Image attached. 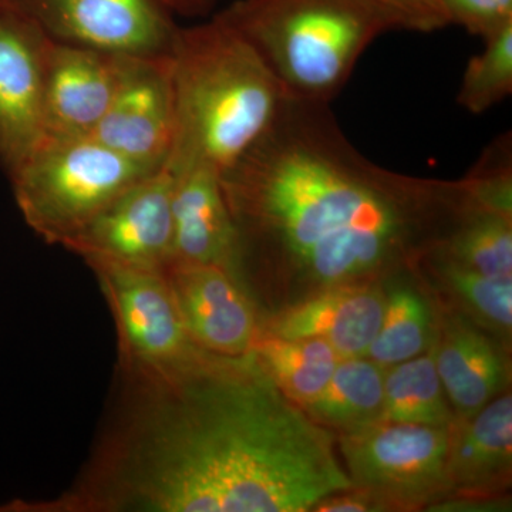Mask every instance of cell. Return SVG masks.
<instances>
[{
  "label": "cell",
  "mask_w": 512,
  "mask_h": 512,
  "mask_svg": "<svg viewBox=\"0 0 512 512\" xmlns=\"http://www.w3.org/2000/svg\"><path fill=\"white\" fill-rule=\"evenodd\" d=\"M136 394L56 511L305 512L352 490L336 436L256 362L204 352Z\"/></svg>",
  "instance_id": "obj_1"
},
{
  "label": "cell",
  "mask_w": 512,
  "mask_h": 512,
  "mask_svg": "<svg viewBox=\"0 0 512 512\" xmlns=\"http://www.w3.org/2000/svg\"><path fill=\"white\" fill-rule=\"evenodd\" d=\"M242 266L258 262L313 288L365 281L443 238L458 184L367 160L329 104L286 100L278 119L221 175Z\"/></svg>",
  "instance_id": "obj_2"
},
{
  "label": "cell",
  "mask_w": 512,
  "mask_h": 512,
  "mask_svg": "<svg viewBox=\"0 0 512 512\" xmlns=\"http://www.w3.org/2000/svg\"><path fill=\"white\" fill-rule=\"evenodd\" d=\"M168 59L174 138L165 164L222 175L268 133L288 97L255 47L218 15L178 28Z\"/></svg>",
  "instance_id": "obj_3"
},
{
  "label": "cell",
  "mask_w": 512,
  "mask_h": 512,
  "mask_svg": "<svg viewBox=\"0 0 512 512\" xmlns=\"http://www.w3.org/2000/svg\"><path fill=\"white\" fill-rule=\"evenodd\" d=\"M255 47L288 99L329 104L367 47L399 30L369 0H235L218 13Z\"/></svg>",
  "instance_id": "obj_4"
},
{
  "label": "cell",
  "mask_w": 512,
  "mask_h": 512,
  "mask_svg": "<svg viewBox=\"0 0 512 512\" xmlns=\"http://www.w3.org/2000/svg\"><path fill=\"white\" fill-rule=\"evenodd\" d=\"M154 170L92 136L45 137L9 177L26 224L66 248L121 192Z\"/></svg>",
  "instance_id": "obj_5"
},
{
  "label": "cell",
  "mask_w": 512,
  "mask_h": 512,
  "mask_svg": "<svg viewBox=\"0 0 512 512\" xmlns=\"http://www.w3.org/2000/svg\"><path fill=\"white\" fill-rule=\"evenodd\" d=\"M451 426L380 421L339 434L340 456L353 488L387 510L420 507L453 493L448 476Z\"/></svg>",
  "instance_id": "obj_6"
},
{
  "label": "cell",
  "mask_w": 512,
  "mask_h": 512,
  "mask_svg": "<svg viewBox=\"0 0 512 512\" xmlns=\"http://www.w3.org/2000/svg\"><path fill=\"white\" fill-rule=\"evenodd\" d=\"M116 322L120 362L130 379H156L204 353L185 329L163 272L92 262Z\"/></svg>",
  "instance_id": "obj_7"
},
{
  "label": "cell",
  "mask_w": 512,
  "mask_h": 512,
  "mask_svg": "<svg viewBox=\"0 0 512 512\" xmlns=\"http://www.w3.org/2000/svg\"><path fill=\"white\" fill-rule=\"evenodd\" d=\"M174 174L167 164L121 192L66 245L92 262L163 272L173 261Z\"/></svg>",
  "instance_id": "obj_8"
},
{
  "label": "cell",
  "mask_w": 512,
  "mask_h": 512,
  "mask_svg": "<svg viewBox=\"0 0 512 512\" xmlns=\"http://www.w3.org/2000/svg\"><path fill=\"white\" fill-rule=\"evenodd\" d=\"M56 42L121 56L170 52L177 26L164 0H9Z\"/></svg>",
  "instance_id": "obj_9"
},
{
  "label": "cell",
  "mask_w": 512,
  "mask_h": 512,
  "mask_svg": "<svg viewBox=\"0 0 512 512\" xmlns=\"http://www.w3.org/2000/svg\"><path fill=\"white\" fill-rule=\"evenodd\" d=\"M49 40L26 13L9 0H0V163L8 173L45 137Z\"/></svg>",
  "instance_id": "obj_10"
},
{
  "label": "cell",
  "mask_w": 512,
  "mask_h": 512,
  "mask_svg": "<svg viewBox=\"0 0 512 512\" xmlns=\"http://www.w3.org/2000/svg\"><path fill=\"white\" fill-rule=\"evenodd\" d=\"M92 137L144 167L167 163L174 138L168 53L126 57L119 86Z\"/></svg>",
  "instance_id": "obj_11"
},
{
  "label": "cell",
  "mask_w": 512,
  "mask_h": 512,
  "mask_svg": "<svg viewBox=\"0 0 512 512\" xmlns=\"http://www.w3.org/2000/svg\"><path fill=\"white\" fill-rule=\"evenodd\" d=\"M163 274L192 342L204 352L244 356L261 333L241 279L215 265L171 261Z\"/></svg>",
  "instance_id": "obj_12"
},
{
  "label": "cell",
  "mask_w": 512,
  "mask_h": 512,
  "mask_svg": "<svg viewBox=\"0 0 512 512\" xmlns=\"http://www.w3.org/2000/svg\"><path fill=\"white\" fill-rule=\"evenodd\" d=\"M126 57L50 39L43 92L45 137L92 136L113 100Z\"/></svg>",
  "instance_id": "obj_13"
},
{
  "label": "cell",
  "mask_w": 512,
  "mask_h": 512,
  "mask_svg": "<svg viewBox=\"0 0 512 512\" xmlns=\"http://www.w3.org/2000/svg\"><path fill=\"white\" fill-rule=\"evenodd\" d=\"M386 308V293L367 281L322 288L302 302L276 313L259 336L328 342L345 357L366 356L376 338Z\"/></svg>",
  "instance_id": "obj_14"
},
{
  "label": "cell",
  "mask_w": 512,
  "mask_h": 512,
  "mask_svg": "<svg viewBox=\"0 0 512 512\" xmlns=\"http://www.w3.org/2000/svg\"><path fill=\"white\" fill-rule=\"evenodd\" d=\"M173 261L242 268L237 225L222 191L221 175L202 167L171 168Z\"/></svg>",
  "instance_id": "obj_15"
},
{
  "label": "cell",
  "mask_w": 512,
  "mask_h": 512,
  "mask_svg": "<svg viewBox=\"0 0 512 512\" xmlns=\"http://www.w3.org/2000/svg\"><path fill=\"white\" fill-rule=\"evenodd\" d=\"M434 357L456 420L476 416L510 382L503 352L463 320L448 322L440 338H434Z\"/></svg>",
  "instance_id": "obj_16"
},
{
  "label": "cell",
  "mask_w": 512,
  "mask_h": 512,
  "mask_svg": "<svg viewBox=\"0 0 512 512\" xmlns=\"http://www.w3.org/2000/svg\"><path fill=\"white\" fill-rule=\"evenodd\" d=\"M512 467V397H495L476 416L451 426L448 476L457 493L484 495L507 487Z\"/></svg>",
  "instance_id": "obj_17"
},
{
  "label": "cell",
  "mask_w": 512,
  "mask_h": 512,
  "mask_svg": "<svg viewBox=\"0 0 512 512\" xmlns=\"http://www.w3.org/2000/svg\"><path fill=\"white\" fill-rule=\"evenodd\" d=\"M386 367L366 356L345 357L325 389L302 407L316 423L339 434L383 421Z\"/></svg>",
  "instance_id": "obj_18"
},
{
  "label": "cell",
  "mask_w": 512,
  "mask_h": 512,
  "mask_svg": "<svg viewBox=\"0 0 512 512\" xmlns=\"http://www.w3.org/2000/svg\"><path fill=\"white\" fill-rule=\"evenodd\" d=\"M429 252L488 278H512V218L478 207L464 191L453 224Z\"/></svg>",
  "instance_id": "obj_19"
},
{
  "label": "cell",
  "mask_w": 512,
  "mask_h": 512,
  "mask_svg": "<svg viewBox=\"0 0 512 512\" xmlns=\"http://www.w3.org/2000/svg\"><path fill=\"white\" fill-rule=\"evenodd\" d=\"M278 389L303 407L325 389L342 356L316 338L259 336L251 350Z\"/></svg>",
  "instance_id": "obj_20"
},
{
  "label": "cell",
  "mask_w": 512,
  "mask_h": 512,
  "mask_svg": "<svg viewBox=\"0 0 512 512\" xmlns=\"http://www.w3.org/2000/svg\"><path fill=\"white\" fill-rule=\"evenodd\" d=\"M383 421L440 427L456 423L437 372L434 342L420 356L387 367Z\"/></svg>",
  "instance_id": "obj_21"
},
{
  "label": "cell",
  "mask_w": 512,
  "mask_h": 512,
  "mask_svg": "<svg viewBox=\"0 0 512 512\" xmlns=\"http://www.w3.org/2000/svg\"><path fill=\"white\" fill-rule=\"evenodd\" d=\"M433 313L426 299L397 286L386 293V308L376 338L366 357L383 367H392L426 352L434 342Z\"/></svg>",
  "instance_id": "obj_22"
},
{
  "label": "cell",
  "mask_w": 512,
  "mask_h": 512,
  "mask_svg": "<svg viewBox=\"0 0 512 512\" xmlns=\"http://www.w3.org/2000/svg\"><path fill=\"white\" fill-rule=\"evenodd\" d=\"M427 254L444 284L471 315L495 332L511 335L512 278H488L434 252Z\"/></svg>",
  "instance_id": "obj_23"
},
{
  "label": "cell",
  "mask_w": 512,
  "mask_h": 512,
  "mask_svg": "<svg viewBox=\"0 0 512 512\" xmlns=\"http://www.w3.org/2000/svg\"><path fill=\"white\" fill-rule=\"evenodd\" d=\"M480 55L471 57L457 101L471 114L493 109L512 94V25L484 39Z\"/></svg>",
  "instance_id": "obj_24"
},
{
  "label": "cell",
  "mask_w": 512,
  "mask_h": 512,
  "mask_svg": "<svg viewBox=\"0 0 512 512\" xmlns=\"http://www.w3.org/2000/svg\"><path fill=\"white\" fill-rule=\"evenodd\" d=\"M468 198L478 205L512 218V140L511 134L495 138L485 148L470 173L461 180Z\"/></svg>",
  "instance_id": "obj_25"
},
{
  "label": "cell",
  "mask_w": 512,
  "mask_h": 512,
  "mask_svg": "<svg viewBox=\"0 0 512 512\" xmlns=\"http://www.w3.org/2000/svg\"><path fill=\"white\" fill-rule=\"evenodd\" d=\"M448 26L487 39L512 25V0H443Z\"/></svg>",
  "instance_id": "obj_26"
},
{
  "label": "cell",
  "mask_w": 512,
  "mask_h": 512,
  "mask_svg": "<svg viewBox=\"0 0 512 512\" xmlns=\"http://www.w3.org/2000/svg\"><path fill=\"white\" fill-rule=\"evenodd\" d=\"M392 16L399 30L431 33L447 28L443 0H369Z\"/></svg>",
  "instance_id": "obj_27"
},
{
  "label": "cell",
  "mask_w": 512,
  "mask_h": 512,
  "mask_svg": "<svg viewBox=\"0 0 512 512\" xmlns=\"http://www.w3.org/2000/svg\"><path fill=\"white\" fill-rule=\"evenodd\" d=\"M318 512H376L389 511L386 505L380 503L376 497L359 488L342 491L325 498L316 505L315 510Z\"/></svg>",
  "instance_id": "obj_28"
},
{
  "label": "cell",
  "mask_w": 512,
  "mask_h": 512,
  "mask_svg": "<svg viewBox=\"0 0 512 512\" xmlns=\"http://www.w3.org/2000/svg\"><path fill=\"white\" fill-rule=\"evenodd\" d=\"M173 13L183 16H200L211 12L221 0H164Z\"/></svg>",
  "instance_id": "obj_29"
}]
</instances>
